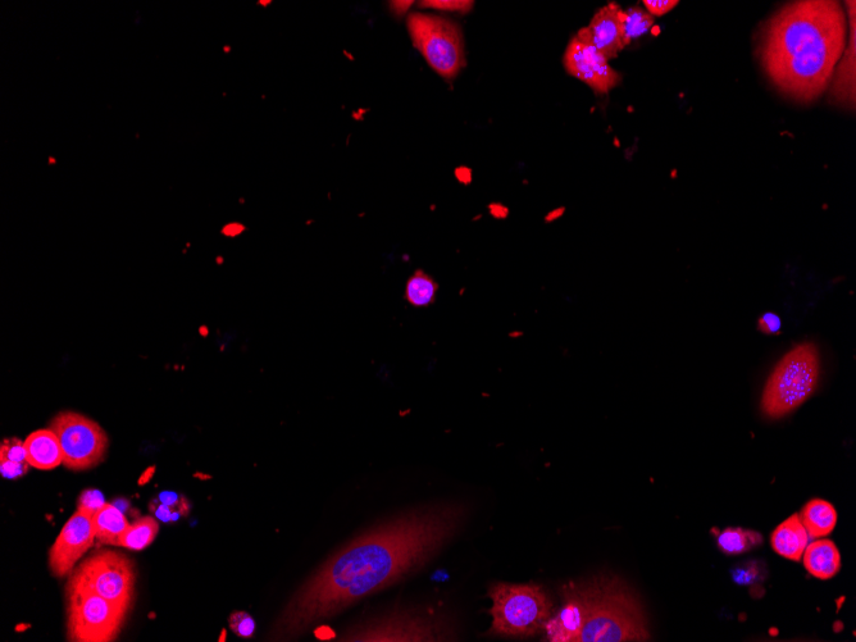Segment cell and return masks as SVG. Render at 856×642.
<instances>
[{"label": "cell", "instance_id": "cell-1", "mask_svg": "<svg viewBox=\"0 0 856 642\" xmlns=\"http://www.w3.org/2000/svg\"><path fill=\"white\" fill-rule=\"evenodd\" d=\"M461 504L413 509L371 528L326 560L286 604L270 639L289 641L426 566L463 526Z\"/></svg>", "mask_w": 856, "mask_h": 642}, {"label": "cell", "instance_id": "cell-2", "mask_svg": "<svg viewBox=\"0 0 856 642\" xmlns=\"http://www.w3.org/2000/svg\"><path fill=\"white\" fill-rule=\"evenodd\" d=\"M848 20L835 0H799L778 9L759 36L764 72L787 98L812 103L826 91L846 48Z\"/></svg>", "mask_w": 856, "mask_h": 642}, {"label": "cell", "instance_id": "cell-3", "mask_svg": "<svg viewBox=\"0 0 856 642\" xmlns=\"http://www.w3.org/2000/svg\"><path fill=\"white\" fill-rule=\"evenodd\" d=\"M562 608L544 630L552 642L648 641L650 632L641 601L621 578L600 573L560 589Z\"/></svg>", "mask_w": 856, "mask_h": 642}, {"label": "cell", "instance_id": "cell-4", "mask_svg": "<svg viewBox=\"0 0 856 642\" xmlns=\"http://www.w3.org/2000/svg\"><path fill=\"white\" fill-rule=\"evenodd\" d=\"M819 379L817 346H795L778 362L762 396V411L772 420L787 416L814 393Z\"/></svg>", "mask_w": 856, "mask_h": 642}, {"label": "cell", "instance_id": "cell-5", "mask_svg": "<svg viewBox=\"0 0 856 642\" xmlns=\"http://www.w3.org/2000/svg\"><path fill=\"white\" fill-rule=\"evenodd\" d=\"M493 625L490 634L528 637L544 630L553 616V603L543 587L536 584L514 585L498 582L490 587Z\"/></svg>", "mask_w": 856, "mask_h": 642}, {"label": "cell", "instance_id": "cell-6", "mask_svg": "<svg viewBox=\"0 0 856 642\" xmlns=\"http://www.w3.org/2000/svg\"><path fill=\"white\" fill-rule=\"evenodd\" d=\"M67 637L76 642H111L120 634L129 610L91 590L74 571L66 587Z\"/></svg>", "mask_w": 856, "mask_h": 642}, {"label": "cell", "instance_id": "cell-7", "mask_svg": "<svg viewBox=\"0 0 856 642\" xmlns=\"http://www.w3.org/2000/svg\"><path fill=\"white\" fill-rule=\"evenodd\" d=\"M407 26L416 49L444 79H454L466 66L461 29L448 18L411 13Z\"/></svg>", "mask_w": 856, "mask_h": 642}, {"label": "cell", "instance_id": "cell-8", "mask_svg": "<svg viewBox=\"0 0 856 642\" xmlns=\"http://www.w3.org/2000/svg\"><path fill=\"white\" fill-rule=\"evenodd\" d=\"M62 446L63 464L71 471L97 467L106 457L109 440L99 423L75 412L57 414L49 423Z\"/></svg>", "mask_w": 856, "mask_h": 642}, {"label": "cell", "instance_id": "cell-9", "mask_svg": "<svg viewBox=\"0 0 856 642\" xmlns=\"http://www.w3.org/2000/svg\"><path fill=\"white\" fill-rule=\"evenodd\" d=\"M75 572L95 593L130 610L134 600L135 571L126 555L102 550L86 558Z\"/></svg>", "mask_w": 856, "mask_h": 642}, {"label": "cell", "instance_id": "cell-10", "mask_svg": "<svg viewBox=\"0 0 856 642\" xmlns=\"http://www.w3.org/2000/svg\"><path fill=\"white\" fill-rule=\"evenodd\" d=\"M97 509L80 505L66 522L49 550V568L54 576L70 575L84 554L93 546L95 537L94 513Z\"/></svg>", "mask_w": 856, "mask_h": 642}, {"label": "cell", "instance_id": "cell-11", "mask_svg": "<svg viewBox=\"0 0 856 642\" xmlns=\"http://www.w3.org/2000/svg\"><path fill=\"white\" fill-rule=\"evenodd\" d=\"M427 617L411 613H395L355 628L343 637V641H443L448 636L440 634L439 623L428 622Z\"/></svg>", "mask_w": 856, "mask_h": 642}, {"label": "cell", "instance_id": "cell-12", "mask_svg": "<svg viewBox=\"0 0 856 642\" xmlns=\"http://www.w3.org/2000/svg\"><path fill=\"white\" fill-rule=\"evenodd\" d=\"M563 65L569 75L590 86L596 94H607L622 81L621 74L609 66L603 54L577 35L568 44Z\"/></svg>", "mask_w": 856, "mask_h": 642}, {"label": "cell", "instance_id": "cell-13", "mask_svg": "<svg viewBox=\"0 0 856 642\" xmlns=\"http://www.w3.org/2000/svg\"><path fill=\"white\" fill-rule=\"evenodd\" d=\"M622 12L617 3H609L595 13L589 26L582 27L577 33L578 38L594 45L608 62L626 48Z\"/></svg>", "mask_w": 856, "mask_h": 642}, {"label": "cell", "instance_id": "cell-14", "mask_svg": "<svg viewBox=\"0 0 856 642\" xmlns=\"http://www.w3.org/2000/svg\"><path fill=\"white\" fill-rule=\"evenodd\" d=\"M850 18V45L837 63L832 97L846 107H855V2H846Z\"/></svg>", "mask_w": 856, "mask_h": 642}, {"label": "cell", "instance_id": "cell-15", "mask_svg": "<svg viewBox=\"0 0 856 642\" xmlns=\"http://www.w3.org/2000/svg\"><path fill=\"white\" fill-rule=\"evenodd\" d=\"M24 444L30 467L49 471L63 463L61 443L50 428L33 432L27 436Z\"/></svg>", "mask_w": 856, "mask_h": 642}, {"label": "cell", "instance_id": "cell-16", "mask_svg": "<svg viewBox=\"0 0 856 642\" xmlns=\"http://www.w3.org/2000/svg\"><path fill=\"white\" fill-rule=\"evenodd\" d=\"M809 543L807 530L801 522L799 514H794L777 526L771 536V544L774 552L782 558L800 562L803 558L805 548Z\"/></svg>", "mask_w": 856, "mask_h": 642}, {"label": "cell", "instance_id": "cell-17", "mask_svg": "<svg viewBox=\"0 0 856 642\" xmlns=\"http://www.w3.org/2000/svg\"><path fill=\"white\" fill-rule=\"evenodd\" d=\"M801 559L810 575L819 580H831L841 569L840 550L831 540H815L805 548Z\"/></svg>", "mask_w": 856, "mask_h": 642}, {"label": "cell", "instance_id": "cell-18", "mask_svg": "<svg viewBox=\"0 0 856 642\" xmlns=\"http://www.w3.org/2000/svg\"><path fill=\"white\" fill-rule=\"evenodd\" d=\"M95 537L99 543L120 546L130 523L115 505L103 504L94 513Z\"/></svg>", "mask_w": 856, "mask_h": 642}, {"label": "cell", "instance_id": "cell-19", "mask_svg": "<svg viewBox=\"0 0 856 642\" xmlns=\"http://www.w3.org/2000/svg\"><path fill=\"white\" fill-rule=\"evenodd\" d=\"M801 522L808 532L809 539H818L831 534L837 525V511L831 503L822 499L810 500L800 513Z\"/></svg>", "mask_w": 856, "mask_h": 642}, {"label": "cell", "instance_id": "cell-20", "mask_svg": "<svg viewBox=\"0 0 856 642\" xmlns=\"http://www.w3.org/2000/svg\"><path fill=\"white\" fill-rule=\"evenodd\" d=\"M763 536L757 531L728 527L718 536V548L728 555L744 554L762 545Z\"/></svg>", "mask_w": 856, "mask_h": 642}, {"label": "cell", "instance_id": "cell-21", "mask_svg": "<svg viewBox=\"0 0 856 642\" xmlns=\"http://www.w3.org/2000/svg\"><path fill=\"white\" fill-rule=\"evenodd\" d=\"M439 285L423 271H417L409 277L405 285V300L412 307L426 308L435 302Z\"/></svg>", "mask_w": 856, "mask_h": 642}, {"label": "cell", "instance_id": "cell-22", "mask_svg": "<svg viewBox=\"0 0 856 642\" xmlns=\"http://www.w3.org/2000/svg\"><path fill=\"white\" fill-rule=\"evenodd\" d=\"M158 531L159 523L156 518H139L138 521L130 525L129 530L122 537L120 546L140 552V550L147 549L149 545H152L153 541L156 540Z\"/></svg>", "mask_w": 856, "mask_h": 642}, {"label": "cell", "instance_id": "cell-23", "mask_svg": "<svg viewBox=\"0 0 856 642\" xmlns=\"http://www.w3.org/2000/svg\"><path fill=\"white\" fill-rule=\"evenodd\" d=\"M654 17L641 7H634L622 12L623 35L625 43L630 45L635 39L649 33L654 26Z\"/></svg>", "mask_w": 856, "mask_h": 642}, {"label": "cell", "instance_id": "cell-24", "mask_svg": "<svg viewBox=\"0 0 856 642\" xmlns=\"http://www.w3.org/2000/svg\"><path fill=\"white\" fill-rule=\"evenodd\" d=\"M0 462L26 464V449L25 444L21 440L13 439L4 440L0 446Z\"/></svg>", "mask_w": 856, "mask_h": 642}, {"label": "cell", "instance_id": "cell-25", "mask_svg": "<svg viewBox=\"0 0 856 642\" xmlns=\"http://www.w3.org/2000/svg\"><path fill=\"white\" fill-rule=\"evenodd\" d=\"M229 623L232 632H234L236 636L241 637V639H250V637H253L254 632H256V621H254L253 617L249 616L248 613H232Z\"/></svg>", "mask_w": 856, "mask_h": 642}, {"label": "cell", "instance_id": "cell-26", "mask_svg": "<svg viewBox=\"0 0 856 642\" xmlns=\"http://www.w3.org/2000/svg\"><path fill=\"white\" fill-rule=\"evenodd\" d=\"M680 2L678 0H644L646 11L653 17L667 15L672 9H675Z\"/></svg>", "mask_w": 856, "mask_h": 642}, {"label": "cell", "instance_id": "cell-27", "mask_svg": "<svg viewBox=\"0 0 856 642\" xmlns=\"http://www.w3.org/2000/svg\"><path fill=\"white\" fill-rule=\"evenodd\" d=\"M782 322L777 314L768 312L763 314L758 321V330L767 335L780 334Z\"/></svg>", "mask_w": 856, "mask_h": 642}, {"label": "cell", "instance_id": "cell-28", "mask_svg": "<svg viewBox=\"0 0 856 642\" xmlns=\"http://www.w3.org/2000/svg\"><path fill=\"white\" fill-rule=\"evenodd\" d=\"M473 2H422L421 7L441 9V11L468 13Z\"/></svg>", "mask_w": 856, "mask_h": 642}, {"label": "cell", "instance_id": "cell-29", "mask_svg": "<svg viewBox=\"0 0 856 642\" xmlns=\"http://www.w3.org/2000/svg\"><path fill=\"white\" fill-rule=\"evenodd\" d=\"M29 467V463L16 464L0 462V472H2V476L4 478H9V480H16V478L25 476L26 473L29 472Z\"/></svg>", "mask_w": 856, "mask_h": 642}, {"label": "cell", "instance_id": "cell-30", "mask_svg": "<svg viewBox=\"0 0 856 642\" xmlns=\"http://www.w3.org/2000/svg\"><path fill=\"white\" fill-rule=\"evenodd\" d=\"M412 2H398L391 3V7L395 8V12L398 15H402L405 11H408V8L411 7Z\"/></svg>", "mask_w": 856, "mask_h": 642}, {"label": "cell", "instance_id": "cell-31", "mask_svg": "<svg viewBox=\"0 0 856 642\" xmlns=\"http://www.w3.org/2000/svg\"><path fill=\"white\" fill-rule=\"evenodd\" d=\"M153 472H154V468H150V470L145 472L144 475L141 476L139 484L140 485L147 484V482L150 480V477H153Z\"/></svg>", "mask_w": 856, "mask_h": 642}]
</instances>
